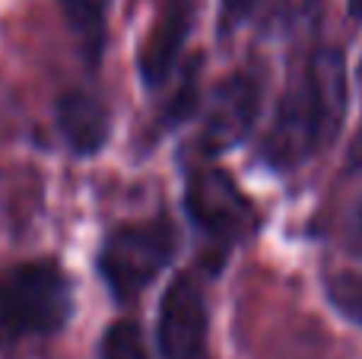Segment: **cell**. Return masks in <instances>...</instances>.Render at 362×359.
I'll list each match as a JSON object with an SVG mask.
<instances>
[{
  "label": "cell",
  "mask_w": 362,
  "mask_h": 359,
  "mask_svg": "<svg viewBox=\"0 0 362 359\" xmlns=\"http://www.w3.org/2000/svg\"><path fill=\"white\" fill-rule=\"evenodd\" d=\"M359 70H362V67H359Z\"/></svg>",
  "instance_id": "9a60e30c"
},
{
  "label": "cell",
  "mask_w": 362,
  "mask_h": 359,
  "mask_svg": "<svg viewBox=\"0 0 362 359\" xmlns=\"http://www.w3.org/2000/svg\"><path fill=\"white\" fill-rule=\"evenodd\" d=\"M194 105H197V64H194V67H187V73L181 76L178 89L172 93V99L165 102L163 114H159V124L175 127L178 121H185L187 114L194 112Z\"/></svg>",
  "instance_id": "7c38bea8"
},
{
  "label": "cell",
  "mask_w": 362,
  "mask_h": 359,
  "mask_svg": "<svg viewBox=\"0 0 362 359\" xmlns=\"http://www.w3.org/2000/svg\"><path fill=\"white\" fill-rule=\"evenodd\" d=\"M257 114H261V83L251 73L226 76L210 93L204 121H200V156H219V153L238 146L251 134Z\"/></svg>",
  "instance_id": "5b68a950"
},
{
  "label": "cell",
  "mask_w": 362,
  "mask_h": 359,
  "mask_svg": "<svg viewBox=\"0 0 362 359\" xmlns=\"http://www.w3.org/2000/svg\"><path fill=\"white\" fill-rule=\"evenodd\" d=\"M187 29H191V13H187L185 0H169V6L163 10L159 23L153 25V32L146 35L144 48H140L137 67L140 76H144L146 86H163L172 76V67H175L181 48H185Z\"/></svg>",
  "instance_id": "52a82bcc"
},
{
  "label": "cell",
  "mask_w": 362,
  "mask_h": 359,
  "mask_svg": "<svg viewBox=\"0 0 362 359\" xmlns=\"http://www.w3.org/2000/svg\"><path fill=\"white\" fill-rule=\"evenodd\" d=\"M175 229L169 220H146L115 229L99 252V273L118 302L137 299L175 254Z\"/></svg>",
  "instance_id": "3957f363"
},
{
  "label": "cell",
  "mask_w": 362,
  "mask_h": 359,
  "mask_svg": "<svg viewBox=\"0 0 362 359\" xmlns=\"http://www.w3.org/2000/svg\"><path fill=\"white\" fill-rule=\"evenodd\" d=\"M346 114V67L337 48H325L308 61L264 140V163L296 169L334 143Z\"/></svg>",
  "instance_id": "6da1fadb"
},
{
  "label": "cell",
  "mask_w": 362,
  "mask_h": 359,
  "mask_svg": "<svg viewBox=\"0 0 362 359\" xmlns=\"http://www.w3.org/2000/svg\"><path fill=\"white\" fill-rule=\"evenodd\" d=\"M74 315V286L54 261H23L0 273V347L57 334Z\"/></svg>",
  "instance_id": "7a4b0ae2"
},
{
  "label": "cell",
  "mask_w": 362,
  "mask_h": 359,
  "mask_svg": "<svg viewBox=\"0 0 362 359\" xmlns=\"http://www.w3.org/2000/svg\"><path fill=\"white\" fill-rule=\"evenodd\" d=\"M327 296H331L334 309L340 315L362 324V273H340V277H334L327 283Z\"/></svg>",
  "instance_id": "8fae6325"
},
{
  "label": "cell",
  "mask_w": 362,
  "mask_h": 359,
  "mask_svg": "<svg viewBox=\"0 0 362 359\" xmlns=\"http://www.w3.org/2000/svg\"><path fill=\"white\" fill-rule=\"evenodd\" d=\"M54 118L64 143L76 156H93L105 146L112 121H108V108L93 93H83V89L64 93L54 105Z\"/></svg>",
  "instance_id": "ba28073f"
},
{
  "label": "cell",
  "mask_w": 362,
  "mask_h": 359,
  "mask_svg": "<svg viewBox=\"0 0 362 359\" xmlns=\"http://www.w3.org/2000/svg\"><path fill=\"white\" fill-rule=\"evenodd\" d=\"M61 13L67 19L70 32H74L76 45H80V54L86 64H99L102 48H105V16H102V6L95 0H57Z\"/></svg>",
  "instance_id": "9c48e42d"
},
{
  "label": "cell",
  "mask_w": 362,
  "mask_h": 359,
  "mask_svg": "<svg viewBox=\"0 0 362 359\" xmlns=\"http://www.w3.org/2000/svg\"><path fill=\"white\" fill-rule=\"evenodd\" d=\"M156 341L163 359H200L206 341V296L194 273L172 280L159 302Z\"/></svg>",
  "instance_id": "8992f818"
},
{
  "label": "cell",
  "mask_w": 362,
  "mask_h": 359,
  "mask_svg": "<svg viewBox=\"0 0 362 359\" xmlns=\"http://www.w3.org/2000/svg\"><path fill=\"white\" fill-rule=\"evenodd\" d=\"M102 359H146V347L137 324L115 322L102 337Z\"/></svg>",
  "instance_id": "30bf717a"
},
{
  "label": "cell",
  "mask_w": 362,
  "mask_h": 359,
  "mask_svg": "<svg viewBox=\"0 0 362 359\" xmlns=\"http://www.w3.org/2000/svg\"><path fill=\"white\" fill-rule=\"evenodd\" d=\"M346 6H350V13L356 19H362V0H346Z\"/></svg>",
  "instance_id": "5bb4252c"
},
{
  "label": "cell",
  "mask_w": 362,
  "mask_h": 359,
  "mask_svg": "<svg viewBox=\"0 0 362 359\" xmlns=\"http://www.w3.org/2000/svg\"><path fill=\"white\" fill-rule=\"evenodd\" d=\"M257 4L261 0H219V25H223V32H232L235 25H242L257 10Z\"/></svg>",
  "instance_id": "4fadbf2b"
},
{
  "label": "cell",
  "mask_w": 362,
  "mask_h": 359,
  "mask_svg": "<svg viewBox=\"0 0 362 359\" xmlns=\"http://www.w3.org/2000/svg\"><path fill=\"white\" fill-rule=\"evenodd\" d=\"M185 210L210 239L232 245L255 233L257 210L223 169H194L185 184Z\"/></svg>",
  "instance_id": "277c9868"
}]
</instances>
